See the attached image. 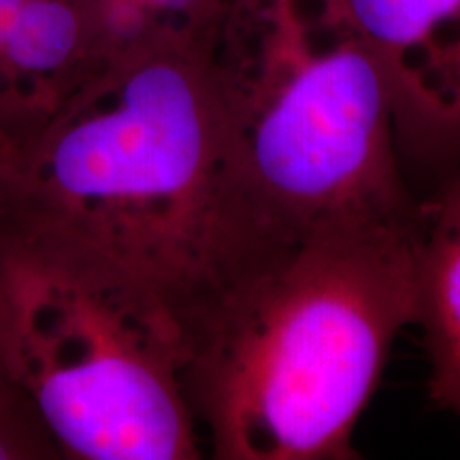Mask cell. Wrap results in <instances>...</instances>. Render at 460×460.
Instances as JSON below:
<instances>
[{
	"mask_svg": "<svg viewBox=\"0 0 460 460\" xmlns=\"http://www.w3.org/2000/svg\"><path fill=\"white\" fill-rule=\"evenodd\" d=\"M290 241L239 171L203 48L113 58L0 152V243L156 320L181 360Z\"/></svg>",
	"mask_w": 460,
	"mask_h": 460,
	"instance_id": "1",
	"label": "cell"
},
{
	"mask_svg": "<svg viewBox=\"0 0 460 460\" xmlns=\"http://www.w3.org/2000/svg\"><path fill=\"white\" fill-rule=\"evenodd\" d=\"M413 239L416 220L309 234L230 292L181 362L211 456H358L356 424L416 318Z\"/></svg>",
	"mask_w": 460,
	"mask_h": 460,
	"instance_id": "2",
	"label": "cell"
},
{
	"mask_svg": "<svg viewBox=\"0 0 460 460\" xmlns=\"http://www.w3.org/2000/svg\"><path fill=\"white\" fill-rule=\"evenodd\" d=\"M203 54L239 171L281 234L416 220L399 109L343 0H230Z\"/></svg>",
	"mask_w": 460,
	"mask_h": 460,
	"instance_id": "3",
	"label": "cell"
},
{
	"mask_svg": "<svg viewBox=\"0 0 460 460\" xmlns=\"http://www.w3.org/2000/svg\"><path fill=\"white\" fill-rule=\"evenodd\" d=\"M3 254L11 377L62 458L203 456L171 332L122 298Z\"/></svg>",
	"mask_w": 460,
	"mask_h": 460,
	"instance_id": "4",
	"label": "cell"
},
{
	"mask_svg": "<svg viewBox=\"0 0 460 460\" xmlns=\"http://www.w3.org/2000/svg\"><path fill=\"white\" fill-rule=\"evenodd\" d=\"M105 65L94 0H0V152L41 128Z\"/></svg>",
	"mask_w": 460,
	"mask_h": 460,
	"instance_id": "5",
	"label": "cell"
},
{
	"mask_svg": "<svg viewBox=\"0 0 460 460\" xmlns=\"http://www.w3.org/2000/svg\"><path fill=\"white\" fill-rule=\"evenodd\" d=\"M401 115L460 132V0H343Z\"/></svg>",
	"mask_w": 460,
	"mask_h": 460,
	"instance_id": "6",
	"label": "cell"
},
{
	"mask_svg": "<svg viewBox=\"0 0 460 460\" xmlns=\"http://www.w3.org/2000/svg\"><path fill=\"white\" fill-rule=\"evenodd\" d=\"M413 271V324L427 343L430 393L460 418V180L418 207Z\"/></svg>",
	"mask_w": 460,
	"mask_h": 460,
	"instance_id": "7",
	"label": "cell"
},
{
	"mask_svg": "<svg viewBox=\"0 0 460 460\" xmlns=\"http://www.w3.org/2000/svg\"><path fill=\"white\" fill-rule=\"evenodd\" d=\"M113 58L154 48H205L230 0H94Z\"/></svg>",
	"mask_w": 460,
	"mask_h": 460,
	"instance_id": "8",
	"label": "cell"
},
{
	"mask_svg": "<svg viewBox=\"0 0 460 460\" xmlns=\"http://www.w3.org/2000/svg\"><path fill=\"white\" fill-rule=\"evenodd\" d=\"M0 460H62L31 410H0Z\"/></svg>",
	"mask_w": 460,
	"mask_h": 460,
	"instance_id": "9",
	"label": "cell"
},
{
	"mask_svg": "<svg viewBox=\"0 0 460 460\" xmlns=\"http://www.w3.org/2000/svg\"><path fill=\"white\" fill-rule=\"evenodd\" d=\"M0 410H31L15 388L7 360V303H4V254L0 245Z\"/></svg>",
	"mask_w": 460,
	"mask_h": 460,
	"instance_id": "10",
	"label": "cell"
}]
</instances>
